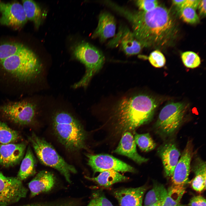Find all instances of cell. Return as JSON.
Wrapping results in <instances>:
<instances>
[{"instance_id":"1","label":"cell","mask_w":206,"mask_h":206,"mask_svg":"<svg viewBox=\"0 0 206 206\" xmlns=\"http://www.w3.org/2000/svg\"><path fill=\"white\" fill-rule=\"evenodd\" d=\"M110 7L129 22L133 35L143 47H163L176 36L178 29L175 19L164 7L158 6L147 12L131 10L113 2Z\"/></svg>"},{"instance_id":"2","label":"cell","mask_w":206,"mask_h":206,"mask_svg":"<svg viewBox=\"0 0 206 206\" xmlns=\"http://www.w3.org/2000/svg\"><path fill=\"white\" fill-rule=\"evenodd\" d=\"M157 106L152 97L140 94L123 98L116 105L112 117L116 133L133 131L150 121Z\"/></svg>"},{"instance_id":"3","label":"cell","mask_w":206,"mask_h":206,"mask_svg":"<svg viewBox=\"0 0 206 206\" xmlns=\"http://www.w3.org/2000/svg\"><path fill=\"white\" fill-rule=\"evenodd\" d=\"M42 66L29 48L0 61V75L18 85H27L39 74Z\"/></svg>"},{"instance_id":"4","label":"cell","mask_w":206,"mask_h":206,"mask_svg":"<svg viewBox=\"0 0 206 206\" xmlns=\"http://www.w3.org/2000/svg\"><path fill=\"white\" fill-rule=\"evenodd\" d=\"M54 133L58 141L67 150L76 152L88 149L87 134L80 121L65 111L56 112L52 117Z\"/></svg>"},{"instance_id":"5","label":"cell","mask_w":206,"mask_h":206,"mask_svg":"<svg viewBox=\"0 0 206 206\" xmlns=\"http://www.w3.org/2000/svg\"><path fill=\"white\" fill-rule=\"evenodd\" d=\"M28 138L40 162L57 170L67 182L71 183L70 174L77 172L75 167L66 162L53 146L44 138L33 132Z\"/></svg>"},{"instance_id":"6","label":"cell","mask_w":206,"mask_h":206,"mask_svg":"<svg viewBox=\"0 0 206 206\" xmlns=\"http://www.w3.org/2000/svg\"><path fill=\"white\" fill-rule=\"evenodd\" d=\"M74 57L85 66L86 71L84 76L73 86L74 88H86L93 76L102 68L105 58L98 49L86 42L77 44L73 50Z\"/></svg>"},{"instance_id":"7","label":"cell","mask_w":206,"mask_h":206,"mask_svg":"<svg viewBox=\"0 0 206 206\" xmlns=\"http://www.w3.org/2000/svg\"><path fill=\"white\" fill-rule=\"evenodd\" d=\"M187 108L185 104L181 102H171L165 106L155 124L157 133L164 137L174 134L183 121Z\"/></svg>"},{"instance_id":"8","label":"cell","mask_w":206,"mask_h":206,"mask_svg":"<svg viewBox=\"0 0 206 206\" xmlns=\"http://www.w3.org/2000/svg\"><path fill=\"white\" fill-rule=\"evenodd\" d=\"M37 106L26 100L11 102L0 105V112L12 122L20 125H27L34 120Z\"/></svg>"},{"instance_id":"9","label":"cell","mask_w":206,"mask_h":206,"mask_svg":"<svg viewBox=\"0 0 206 206\" xmlns=\"http://www.w3.org/2000/svg\"><path fill=\"white\" fill-rule=\"evenodd\" d=\"M28 190L16 177L5 176L0 171V206H7L26 196Z\"/></svg>"},{"instance_id":"10","label":"cell","mask_w":206,"mask_h":206,"mask_svg":"<svg viewBox=\"0 0 206 206\" xmlns=\"http://www.w3.org/2000/svg\"><path fill=\"white\" fill-rule=\"evenodd\" d=\"M86 156L88 158V164L94 173L108 170L118 172L135 171V169L131 166L109 154H88Z\"/></svg>"},{"instance_id":"11","label":"cell","mask_w":206,"mask_h":206,"mask_svg":"<svg viewBox=\"0 0 206 206\" xmlns=\"http://www.w3.org/2000/svg\"><path fill=\"white\" fill-rule=\"evenodd\" d=\"M0 24L16 27H21L27 21L22 5L18 2L5 3L0 1Z\"/></svg>"},{"instance_id":"12","label":"cell","mask_w":206,"mask_h":206,"mask_svg":"<svg viewBox=\"0 0 206 206\" xmlns=\"http://www.w3.org/2000/svg\"><path fill=\"white\" fill-rule=\"evenodd\" d=\"M108 44L112 47L119 45L124 52L128 56L140 53L143 47L132 32L128 28L124 27L120 28L117 34Z\"/></svg>"},{"instance_id":"13","label":"cell","mask_w":206,"mask_h":206,"mask_svg":"<svg viewBox=\"0 0 206 206\" xmlns=\"http://www.w3.org/2000/svg\"><path fill=\"white\" fill-rule=\"evenodd\" d=\"M193 154L192 146L190 142H188L171 177L173 185L185 186L188 183Z\"/></svg>"},{"instance_id":"14","label":"cell","mask_w":206,"mask_h":206,"mask_svg":"<svg viewBox=\"0 0 206 206\" xmlns=\"http://www.w3.org/2000/svg\"><path fill=\"white\" fill-rule=\"evenodd\" d=\"M26 147L23 143L0 144V164L5 167L17 164L23 157Z\"/></svg>"},{"instance_id":"15","label":"cell","mask_w":206,"mask_h":206,"mask_svg":"<svg viewBox=\"0 0 206 206\" xmlns=\"http://www.w3.org/2000/svg\"><path fill=\"white\" fill-rule=\"evenodd\" d=\"M163 164L166 175L171 177L181 154L176 145L168 142L160 146L158 149Z\"/></svg>"},{"instance_id":"16","label":"cell","mask_w":206,"mask_h":206,"mask_svg":"<svg viewBox=\"0 0 206 206\" xmlns=\"http://www.w3.org/2000/svg\"><path fill=\"white\" fill-rule=\"evenodd\" d=\"M113 152L127 157L139 164L146 162L148 160L138 154L134 137L129 131L125 132L122 134L118 146Z\"/></svg>"},{"instance_id":"17","label":"cell","mask_w":206,"mask_h":206,"mask_svg":"<svg viewBox=\"0 0 206 206\" xmlns=\"http://www.w3.org/2000/svg\"><path fill=\"white\" fill-rule=\"evenodd\" d=\"M146 188L143 186L135 188L122 189L115 191L114 195L120 206H142Z\"/></svg>"},{"instance_id":"18","label":"cell","mask_w":206,"mask_h":206,"mask_svg":"<svg viewBox=\"0 0 206 206\" xmlns=\"http://www.w3.org/2000/svg\"><path fill=\"white\" fill-rule=\"evenodd\" d=\"M55 181V176L52 172L45 170L39 171L28 183L30 197H33L50 191L54 186Z\"/></svg>"},{"instance_id":"19","label":"cell","mask_w":206,"mask_h":206,"mask_svg":"<svg viewBox=\"0 0 206 206\" xmlns=\"http://www.w3.org/2000/svg\"><path fill=\"white\" fill-rule=\"evenodd\" d=\"M116 22L114 17L110 13L104 12L99 17L98 26L92 36L98 38L101 42L115 35Z\"/></svg>"},{"instance_id":"20","label":"cell","mask_w":206,"mask_h":206,"mask_svg":"<svg viewBox=\"0 0 206 206\" xmlns=\"http://www.w3.org/2000/svg\"><path fill=\"white\" fill-rule=\"evenodd\" d=\"M87 179L96 182L100 186L105 187H109L113 184L119 182L126 181L128 178L113 170H108L101 172L96 177Z\"/></svg>"},{"instance_id":"21","label":"cell","mask_w":206,"mask_h":206,"mask_svg":"<svg viewBox=\"0 0 206 206\" xmlns=\"http://www.w3.org/2000/svg\"><path fill=\"white\" fill-rule=\"evenodd\" d=\"M193 169L195 177L191 183L193 189L201 192L206 189V163L201 159L196 160Z\"/></svg>"},{"instance_id":"22","label":"cell","mask_w":206,"mask_h":206,"mask_svg":"<svg viewBox=\"0 0 206 206\" xmlns=\"http://www.w3.org/2000/svg\"><path fill=\"white\" fill-rule=\"evenodd\" d=\"M36 161L31 149L29 146L25 155L21 162L17 177L23 181L34 175L36 173Z\"/></svg>"},{"instance_id":"23","label":"cell","mask_w":206,"mask_h":206,"mask_svg":"<svg viewBox=\"0 0 206 206\" xmlns=\"http://www.w3.org/2000/svg\"><path fill=\"white\" fill-rule=\"evenodd\" d=\"M22 2L27 20L32 21L35 27L38 28L41 24L43 17L40 7L32 0H23Z\"/></svg>"},{"instance_id":"24","label":"cell","mask_w":206,"mask_h":206,"mask_svg":"<svg viewBox=\"0 0 206 206\" xmlns=\"http://www.w3.org/2000/svg\"><path fill=\"white\" fill-rule=\"evenodd\" d=\"M161 206H184L181 203L185 191L184 185H173L168 190Z\"/></svg>"},{"instance_id":"25","label":"cell","mask_w":206,"mask_h":206,"mask_svg":"<svg viewBox=\"0 0 206 206\" xmlns=\"http://www.w3.org/2000/svg\"><path fill=\"white\" fill-rule=\"evenodd\" d=\"M167 192V190L163 185L155 183L152 189L146 195L144 206H149L156 202L164 200Z\"/></svg>"},{"instance_id":"26","label":"cell","mask_w":206,"mask_h":206,"mask_svg":"<svg viewBox=\"0 0 206 206\" xmlns=\"http://www.w3.org/2000/svg\"><path fill=\"white\" fill-rule=\"evenodd\" d=\"M29 49L23 44L18 42H8L2 44L0 45V61Z\"/></svg>"},{"instance_id":"27","label":"cell","mask_w":206,"mask_h":206,"mask_svg":"<svg viewBox=\"0 0 206 206\" xmlns=\"http://www.w3.org/2000/svg\"><path fill=\"white\" fill-rule=\"evenodd\" d=\"M18 132L0 121V142L7 144L18 140L19 138Z\"/></svg>"},{"instance_id":"28","label":"cell","mask_w":206,"mask_h":206,"mask_svg":"<svg viewBox=\"0 0 206 206\" xmlns=\"http://www.w3.org/2000/svg\"><path fill=\"white\" fill-rule=\"evenodd\" d=\"M134 139L140 148L144 152H148L154 149L156 144L148 133L138 134L135 133Z\"/></svg>"},{"instance_id":"29","label":"cell","mask_w":206,"mask_h":206,"mask_svg":"<svg viewBox=\"0 0 206 206\" xmlns=\"http://www.w3.org/2000/svg\"><path fill=\"white\" fill-rule=\"evenodd\" d=\"M181 58L184 64L188 68H196L201 63L199 57L196 53L192 51H187L181 54Z\"/></svg>"},{"instance_id":"30","label":"cell","mask_w":206,"mask_h":206,"mask_svg":"<svg viewBox=\"0 0 206 206\" xmlns=\"http://www.w3.org/2000/svg\"><path fill=\"white\" fill-rule=\"evenodd\" d=\"M179 13L181 18L186 22L194 24L199 21V17L193 9L185 7L179 9Z\"/></svg>"},{"instance_id":"31","label":"cell","mask_w":206,"mask_h":206,"mask_svg":"<svg viewBox=\"0 0 206 206\" xmlns=\"http://www.w3.org/2000/svg\"><path fill=\"white\" fill-rule=\"evenodd\" d=\"M148 60L153 66L157 68L163 67L166 63L164 55L158 50H155L151 53L148 57Z\"/></svg>"},{"instance_id":"32","label":"cell","mask_w":206,"mask_h":206,"mask_svg":"<svg viewBox=\"0 0 206 206\" xmlns=\"http://www.w3.org/2000/svg\"><path fill=\"white\" fill-rule=\"evenodd\" d=\"M135 3L140 10L146 12L151 11L158 6V1L156 0H139Z\"/></svg>"},{"instance_id":"33","label":"cell","mask_w":206,"mask_h":206,"mask_svg":"<svg viewBox=\"0 0 206 206\" xmlns=\"http://www.w3.org/2000/svg\"><path fill=\"white\" fill-rule=\"evenodd\" d=\"M87 206H113L111 202L103 195L96 194Z\"/></svg>"},{"instance_id":"34","label":"cell","mask_w":206,"mask_h":206,"mask_svg":"<svg viewBox=\"0 0 206 206\" xmlns=\"http://www.w3.org/2000/svg\"><path fill=\"white\" fill-rule=\"evenodd\" d=\"M206 199L202 196L197 195L192 197L188 204L189 206H206Z\"/></svg>"},{"instance_id":"35","label":"cell","mask_w":206,"mask_h":206,"mask_svg":"<svg viewBox=\"0 0 206 206\" xmlns=\"http://www.w3.org/2000/svg\"><path fill=\"white\" fill-rule=\"evenodd\" d=\"M199 1L200 0H185L180 8L185 7H189L195 10L198 7Z\"/></svg>"},{"instance_id":"36","label":"cell","mask_w":206,"mask_h":206,"mask_svg":"<svg viewBox=\"0 0 206 206\" xmlns=\"http://www.w3.org/2000/svg\"><path fill=\"white\" fill-rule=\"evenodd\" d=\"M206 3V1L205 0H200L198 7L200 15L201 16H205Z\"/></svg>"},{"instance_id":"37","label":"cell","mask_w":206,"mask_h":206,"mask_svg":"<svg viewBox=\"0 0 206 206\" xmlns=\"http://www.w3.org/2000/svg\"><path fill=\"white\" fill-rule=\"evenodd\" d=\"M20 206H56L52 202H38L27 204Z\"/></svg>"},{"instance_id":"38","label":"cell","mask_w":206,"mask_h":206,"mask_svg":"<svg viewBox=\"0 0 206 206\" xmlns=\"http://www.w3.org/2000/svg\"><path fill=\"white\" fill-rule=\"evenodd\" d=\"M185 1V0H173L172 1L173 4L178 7V9H179L181 7Z\"/></svg>"},{"instance_id":"39","label":"cell","mask_w":206,"mask_h":206,"mask_svg":"<svg viewBox=\"0 0 206 206\" xmlns=\"http://www.w3.org/2000/svg\"><path fill=\"white\" fill-rule=\"evenodd\" d=\"M164 200L156 202L149 206H161Z\"/></svg>"}]
</instances>
